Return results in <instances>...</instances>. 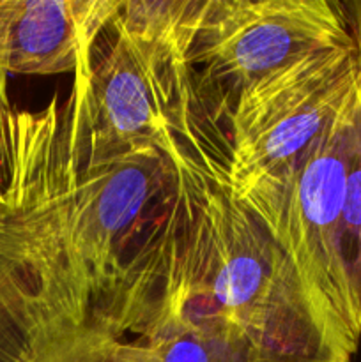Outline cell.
Returning <instances> with one entry per match:
<instances>
[{"label":"cell","mask_w":361,"mask_h":362,"mask_svg":"<svg viewBox=\"0 0 361 362\" xmlns=\"http://www.w3.org/2000/svg\"><path fill=\"white\" fill-rule=\"evenodd\" d=\"M0 324L18 334L13 361L88 332L115 338L124 251L176 182L172 159L81 170L53 98L39 112L0 115Z\"/></svg>","instance_id":"obj_1"},{"label":"cell","mask_w":361,"mask_h":362,"mask_svg":"<svg viewBox=\"0 0 361 362\" xmlns=\"http://www.w3.org/2000/svg\"><path fill=\"white\" fill-rule=\"evenodd\" d=\"M176 182L127 262L119 334L166 320L246 343L264 362H329L289 258L237 200L211 147L168 156Z\"/></svg>","instance_id":"obj_2"},{"label":"cell","mask_w":361,"mask_h":362,"mask_svg":"<svg viewBox=\"0 0 361 362\" xmlns=\"http://www.w3.org/2000/svg\"><path fill=\"white\" fill-rule=\"evenodd\" d=\"M209 0H124L113 35L74 85L64 112L81 170L144 156H172L200 134L191 119L190 52Z\"/></svg>","instance_id":"obj_3"},{"label":"cell","mask_w":361,"mask_h":362,"mask_svg":"<svg viewBox=\"0 0 361 362\" xmlns=\"http://www.w3.org/2000/svg\"><path fill=\"white\" fill-rule=\"evenodd\" d=\"M354 120L356 85L301 154L276 172L232 189L292 264L329 362H349L361 339L354 327L342 250Z\"/></svg>","instance_id":"obj_4"},{"label":"cell","mask_w":361,"mask_h":362,"mask_svg":"<svg viewBox=\"0 0 361 362\" xmlns=\"http://www.w3.org/2000/svg\"><path fill=\"white\" fill-rule=\"evenodd\" d=\"M356 80L357 45L353 37L301 57L244 88L230 113L225 159L230 187L241 189L301 154L338 113Z\"/></svg>","instance_id":"obj_5"},{"label":"cell","mask_w":361,"mask_h":362,"mask_svg":"<svg viewBox=\"0 0 361 362\" xmlns=\"http://www.w3.org/2000/svg\"><path fill=\"white\" fill-rule=\"evenodd\" d=\"M345 6L331 0H209L190 52L205 80L234 99L273 71L353 41Z\"/></svg>","instance_id":"obj_6"},{"label":"cell","mask_w":361,"mask_h":362,"mask_svg":"<svg viewBox=\"0 0 361 362\" xmlns=\"http://www.w3.org/2000/svg\"><path fill=\"white\" fill-rule=\"evenodd\" d=\"M120 0H0V112L7 74L73 73L88 78L96 42Z\"/></svg>","instance_id":"obj_7"},{"label":"cell","mask_w":361,"mask_h":362,"mask_svg":"<svg viewBox=\"0 0 361 362\" xmlns=\"http://www.w3.org/2000/svg\"><path fill=\"white\" fill-rule=\"evenodd\" d=\"M350 30L357 45L356 120L342 216V250L354 327L361 336V32L353 27Z\"/></svg>","instance_id":"obj_8"},{"label":"cell","mask_w":361,"mask_h":362,"mask_svg":"<svg viewBox=\"0 0 361 362\" xmlns=\"http://www.w3.org/2000/svg\"><path fill=\"white\" fill-rule=\"evenodd\" d=\"M21 362H133L122 350L120 338L110 336L88 334L55 346L48 352L41 354L35 359Z\"/></svg>","instance_id":"obj_9"},{"label":"cell","mask_w":361,"mask_h":362,"mask_svg":"<svg viewBox=\"0 0 361 362\" xmlns=\"http://www.w3.org/2000/svg\"><path fill=\"white\" fill-rule=\"evenodd\" d=\"M345 6V4H343ZM347 16H349L350 27L356 28V30L361 32V2H354L345 6Z\"/></svg>","instance_id":"obj_10"},{"label":"cell","mask_w":361,"mask_h":362,"mask_svg":"<svg viewBox=\"0 0 361 362\" xmlns=\"http://www.w3.org/2000/svg\"><path fill=\"white\" fill-rule=\"evenodd\" d=\"M4 202V194H2V187H0V204Z\"/></svg>","instance_id":"obj_11"}]
</instances>
